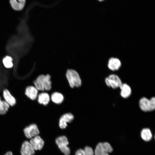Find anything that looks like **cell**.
Masks as SVG:
<instances>
[{
  "instance_id": "1",
  "label": "cell",
  "mask_w": 155,
  "mask_h": 155,
  "mask_svg": "<svg viewBox=\"0 0 155 155\" xmlns=\"http://www.w3.org/2000/svg\"><path fill=\"white\" fill-rule=\"evenodd\" d=\"M34 86L38 90L49 91L51 88V76L49 75H41L34 82Z\"/></svg>"
},
{
  "instance_id": "2",
  "label": "cell",
  "mask_w": 155,
  "mask_h": 155,
  "mask_svg": "<svg viewBox=\"0 0 155 155\" xmlns=\"http://www.w3.org/2000/svg\"><path fill=\"white\" fill-rule=\"evenodd\" d=\"M66 75L71 87H78L81 86L82 81L81 78L79 74L76 71L69 69L67 71Z\"/></svg>"
},
{
  "instance_id": "3",
  "label": "cell",
  "mask_w": 155,
  "mask_h": 155,
  "mask_svg": "<svg viewBox=\"0 0 155 155\" xmlns=\"http://www.w3.org/2000/svg\"><path fill=\"white\" fill-rule=\"evenodd\" d=\"M139 105L140 108L143 111H153L155 109V97H152L150 99L145 97L142 98L139 100Z\"/></svg>"
},
{
  "instance_id": "4",
  "label": "cell",
  "mask_w": 155,
  "mask_h": 155,
  "mask_svg": "<svg viewBox=\"0 0 155 155\" xmlns=\"http://www.w3.org/2000/svg\"><path fill=\"white\" fill-rule=\"evenodd\" d=\"M105 82L107 86L114 89L119 88L122 83L120 77L115 74H111L107 77Z\"/></svg>"
},
{
  "instance_id": "5",
  "label": "cell",
  "mask_w": 155,
  "mask_h": 155,
  "mask_svg": "<svg viewBox=\"0 0 155 155\" xmlns=\"http://www.w3.org/2000/svg\"><path fill=\"white\" fill-rule=\"evenodd\" d=\"M55 142L60 150L65 155H69L70 150L67 146L69 143L66 137L62 136L57 137Z\"/></svg>"
},
{
  "instance_id": "6",
  "label": "cell",
  "mask_w": 155,
  "mask_h": 155,
  "mask_svg": "<svg viewBox=\"0 0 155 155\" xmlns=\"http://www.w3.org/2000/svg\"><path fill=\"white\" fill-rule=\"evenodd\" d=\"M24 132L26 137L28 139L35 137L39 133L37 125L34 124H32L26 127L24 129Z\"/></svg>"
},
{
  "instance_id": "7",
  "label": "cell",
  "mask_w": 155,
  "mask_h": 155,
  "mask_svg": "<svg viewBox=\"0 0 155 155\" xmlns=\"http://www.w3.org/2000/svg\"><path fill=\"white\" fill-rule=\"evenodd\" d=\"M121 65L122 63L119 59L114 57H111L108 59L107 65L108 69L112 71L119 70Z\"/></svg>"
},
{
  "instance_id": "8",
  "label": "cell",
  "mask_w": 155,
  "mask_h": 155,
  "mask_svg": "<svg viewBox=\"0 0 155 155\" xmlns=\"http://www.w3.org/2000/svg\"><path fill=\"white\" fill-rule=\"evenodd\" d=\"M21 155H32L34 153V150L30 142L24 141L22 143L21 149Z\"/></svg>"
},
{
  "instance_id": "9",
  "label": "cell",
  "mask_w": 155,
  "mask_h": 155,
  "mask_svg": "<svg viewBox=\"0 0 155 155\" xmlns=\"http://www.w3.org/2000/svg\"><path fill=\"white\" fill-rule=\"evenodd\" d=\"M74 116L71 113L63 114L59 119V125L60 127L62 129L65 128L67 126V123L71 122Z\"/></svg>"
},
{
  "instance_id": "10",
  "label": "cell",
  "mask_w": 155,
  "mask_h": 155,
  "mask_svg": "<svg viewBox=\"0 0 155 155\" xmlns=\"http://www.w3.org/2000/svg\"><path fill=\"white\" fill-rule=\"evenodd\" d=\"M30 142L35 150H40L44 144V141L38 135H36L34 138L31 139Z\"/></svg>"
},
{
  "instance_id": "11",
  "label": "cell",
  "mask_w": 155,
  "mask_h": 155,
  "mask_svg": "<svg viewBox=\"0 0 155 155\" xmlns=\"http://www.w3.org/2000/svg\"><path fill=\"white\" fill-rule=\"evenodd\" d=\"M3 94L5 100L10 106H13L16 104V100L8 90L4 89L3 91Z\"/></svg>"
},
{
  "instance_id": "12",
  "label": "cell",
  "mask_w": 155,
  "mask_h": 155,
  "mask_svg": "<svg viewBox=\"0 0 155 155\" xmlns=\"http://www.w3.org/2000/svg\"><path fill=\"white\" fill-rule=\"evenodd\" d=\"M25 93L29 98L34 100L38 97V90L35 86H29L26 88Z\"/></svg>"
},
{
  "instance_id": "13",
  "label": "cell",
  "mask_w": 155,
  "mask_h": 155,
  "mask_svg": "<svg viewBox=\"0 0 155 155\" xmlns=\"http://www.w3.org/2000/svg\"><path fill=\"white\" fill-rule=\"evenodd\" d=\"M121 96L124 98H128L131 93V89L130 86L126 83H122L119 88Z\"/></svg>"
},
{
  "instance_id": "14",
  "label": "cell",
  "mask_w": 155,
  "mask_h": 155,
  "mask_svg": "<svg viewBox=\"0 0 155 155\" xmlns=\"http://www.w3.org/2000/svg\"><path fill=\"white\" fill-rule=\"evenodd\" d=\"M10 4L12 8L16 11H20L24 8L26 0H10Z\"/></svg>"
},
{
  "instance_id": "15",
  "label": "cell",
  "mask_w": 155,
  "mask_h": 155,
  "mask_svg": "<svg viewBox=\"0 0 155 155\" xmlns=\"http://www.w3.org/2000/svg\"><path fill=\"white\" fill-rule=\"evenodd\" d=\"M38 101L39 103L46 105L50 101V96L46 92L41 93L38 96Z\"/></svg>"
},
{
  "instance_id": "16",
  "label": "cell",
  "mask_w": 155,
  "mask_h": 155,
  "mask_svg": "<svg viewBox=\"0 0 155 155\" xmlns=\"http://www.w3.org/2000/svg\"><path fill=\"white\" fill-rule=\"evenodd\" d=\"M141 136L142 139L146 142L150 141L152 137V132L148 128H144L142 130Z\"/></svg>"
},
{
  "instance_id": "17",
  "label": "cell",
  "mask_w": 155,
  "mask_h": 155,
  "mask_svg": "<svg viewBox=\"0 0 155 155\" xmlns=\"http://www.w3.org/2000/svg\"><path fill=\"white\" fill-rule=\"evenodd\" d=\"M51 99L54 103L57 104H60L63 100L64 97L61 93L56 92L53 93L51 95Z\"/></svg>"
},
{
  "instance_id": "18",
  "label": "cell",
  "mask_w": 155,
  "mask_h": 155,
  "mask_svg": "<svg viewBox=\"0 0 155 155\" xmlns=\"http://www.w3.org/2000/svg\"><path fill=\"white\" fill-rule=\"evenodd\" d=\"M13 58L9 55L5 56L2 59V63L5 68L10 69L13 66Z\"/></svg>"
},
{
  "instance_id": "19",
  "label": "cell",
  "mask_w": 155,
  "mask_h": 155,
  "mask_svg": "<svg viewBox=\"0 0 155 155\" xmlns=\"http://www.w3.org/2000/svg\"><path fill=\"white\" fill-rule=\"evenodd\" d=\"M10 106L5 100H2L0 96V115H4L8 111Z\"/></svg>"
},
{
  "instance_id": "20",
  "label": "cell",
  "mask_w": 155,
  "mask_h": 155,
  "mask_svg": "<svg viewBox=\"0 0 155 155\" xmlns=\"http://www.w3.org/2000/svg\"><path fill=\"white\" fill-rule=\"evenodd\" d=\"M94 154L95 155H109L108 153L102 147L101 142L97 145L95 150Z\"/></svg>"
},
{
  "instance_id": "21",
  "label": "cell",
  "mask_w": 155,
  "mask_h": 155,
  "mask_svg": "<svg viewBox=\"0 0 155 155\" xmlns=\"http://www.w3.org/2000/svg\"><path fill=\"white\" fill-rule=\"evenodd\" d=\"M101 143L102 147L107 153H108L113 151V148L109 143L107 142Z\"/></svg>"
},
{
  "instance_id": "22",
  "label": "cell",
  "mask_w": 155,
  "mask_h": 155,
  "mask_svg": "<svg viewBox=\"0 0 155 155\" xmlns=\"http://www.w3.org/2000/svg\"><path fill=\"white\" fill-rule=\"evenodd\" d=\"M85 155H94V152L92 149L90 147L86 146L84 150Z\"/></svg>"
},
{
  "instance_id": "23",
  "label": "cell",
  "mask_w": 155,
  "mask_h": 155,
  "mask_svg": "<svg viewBox=\"0 0 155 155\" xmlns=\"http://www.w3.org/2000/svg\"><path fill=\"white\" fill-rule=\"evenodd\" d=\"M75 155H85L84 150L81 149H79L76 151Z\"/></svg>"
},
{
  "instance_id": "24",
  "label": "cell",
  "mask_w": 155,
  "mask_h": 155,
  "mask_svg": "<svg viewBox=\"0 0 155 155\" xmlns=\"http://www.w3.org/2000/svg\"><path fill=\"white\" fill-rule=\"evenodd\" d=\"M4 155H13L12 152L10 151L7 152Z\"/></svg>"
},
{
  "instance_id": "25",
  "label": "cell",
  "mask_w": 155,
  "mask_h": 155,
  "mask_svg": "<svg viewBox=\"0 0 155 155\" xmlns=\"http://www.w3.org/2000/svg\"><path fill=\"white\" fill-rule=\"evenodd\" d=\"M98 0L99 1H104V0Z\"/></svg>"
},
{
  "instance_id": "26",
  "label": "cell",
  "mask_w": 155,
  "mask_h": 155,
  "mask_svg": "<svg viewBox=\"0 0 155 155\" xmlns=\"http://www.w3.org/2000/svg\"><path fill=\"white\" fill-rule=\"evenodd\" d=\"M154 139H155V135H154Z\"/></svg>"
}]
</instances>
